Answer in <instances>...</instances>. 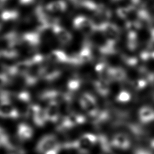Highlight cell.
Wrapping results in <instances>:
<instances>
[{
    "label": "cell",
    "mask_w": 154,
    "mask_h": 154,
    "mask_svg": "<svg viewBox=\"0 0 154 154\" xmlns=\"http://www.w3.org/2000/svg\"><path fill=\"white\" fill-rule=\"evenodd\" d=\"M31 64V63L29 61L19 62L14 66L12 69V72L20 75H26L29 70Z\"/></svg>",
    "instance_id": "9c48e42d"
},
{
    "label": "cell",
    "mask_w": 154,
    "mask_h": 154,
    "mask_svg": "<svg viewBox=\"0 0 154 154\" xmlns=\"http://www.w3.org/2000/svg\"><path fill=\"white\" fill-rule=\"evenodd\" d=\"M60 149V145L59 144L56 147H55L48 150L47 152H46L44 154H58Z\"/></svg>",
    "instance_id": "ac0fdd59"
},
{
    "label": "cell",
    "mask_w": 154,
    "mask_h": 154,
    "mask_svg": "<svg viewBox=\"0 0 154 154\" xmlns=\"http://www.w3.org/2000/svg\"><path fill=\"white\" fill-rule=\"evenodd\" d=\"M48 58L50 61L55 63H64L69 60V58L66 54L61 51H54L51 52L49 54Z\"/></svg>",
    "instance_id": "52a82bcc"
},
{
    "label": "cell",
    "mask_w": 154,
    "mask_h": 154,
    "mask_svg": "<svg viewBox=\"0 0 154 154\" xmlns=\"http://www.w3.org/2000/svg\"><path fill=\"white\" fill-rule=\"evenodd\" d=\"M6 82V79L2 75H0V87L2 86Z\"/></svg>",
    "instance_id": "ffe728a7"
},
{
    "label": "cell",
    "mask_w": 154,
    "mask_h": 154,
    "mask_svg": "<svg viewBox=\"0 0 154 154\" xmlns=\"http://www.w3.org/2000/svg\"><path fill=\"white\" fill-rule=\"evenodd\" d=\"M66 8V4L65 1L61 0H58L53 1L49 3L46 9L48 11L51 13H58L63 12Z\"/></svg>",
    "instance_id": "ba28073f"
},
{
    "label": "cell",
    "mask_w": 154,
    "mask_h": 154,
    "mask_svg": "<svg viewBox=\"0 0 154 154\" xmlns=\"http://www.w3.org/2000/svg\"><path fill=\"white\" fill-rule=\"evenodd\" d=\"M82 137L85 138L92 145L94 144L98 141V138L96 135L91 134H85L83 135Z\"/></svg>",
    "instance_id": "2e32d148"
},
{
    "label": "cell",
    "mask_w": 154,
    "mask_h": 154,
    "mask_svg": "<svg viewBox=\"0 0 154 154\" xmlns=\"http://www.w3.org/2000/svg\"><path fill=\"white\" fill-rule=\"evenodd\" d=\"M95 103H96L95 98L89 93H85L81 97L80 104L84 109H85L88 106Z\"/></svg>",
    "instance_id": "7c38bea8"
},
{
    "label": "cell",
    "mask_w": 154,
    "mask_h": 154,
    "mask_svg": "<svg viewBox=\"0 0 154 154\" xmlns=\"http://www.w3.org/2000/svg\"><path fill=\"white\" fill-rule=\"evenodd\" d=\"M74 26L83 32H88L94 30V26L93 25L91 20L84 16H78L73 22Z\"/></svg>",
    "instance_id": "3957f363"
},
{
    "label": "cell",
    "mask_w": 154,
    "mask_h": 154,
    "mask_svg": "<svg viewBox=\"0 0 154 154\" xmlns=\"http://www.w3.org/2000/svg\"><path fill=\"white\" fill-rule=\"evenodd\" d=\"M79 85H80L79 81L78 79H75V78L70 80L67 84V87L70 91L76 90L79 87Z\"/></svg>",
    "instance_id": "9a60e30c"
},
{
    "label": "cell",
    "mask_w": 154,
    "mask_h": 154,
    "mask_svg": "<svg viewBox=\"0 0 154 154\" xmlns=\"http://www.w3.org/2000/svg\"><path fill=\"white\" fill-rule=\"evenodd\" d=\"M19 114L10 102H1L0 103V117L16 119Z\"/></svg>",
    "instance_id": "7a4b0ae2"
},
{
    "label": "cell",
    "mask_w": 154,
    "mask_h": 154,
    "mask_svg": "<svg viewBox=\"0 0 154 154\" xmlns=\"http://www.w3.org/2000/svg\"><path fill=\"white\" fill-rule=\"evenodd\" d=\"M47 120L52 122H56L59 117L58 104L55 102H51L49 106L45 110Z\"/></svg>",
    "instance_id": "277c9868"
},
{
    "label": "cell",
    "mask_w": 154,
    "mask_h": 154,
    "mask_svg": "<svg viewBox=\"0 0 154 154\" xmlns=\"http://www.w3.org/2000/svg\"><path fill=\"white\" fill-rule=\"evenodd\" d=\"M95 88L97 92L102 96L106 95L108 92V84L105 80L102 79L96 81L95 83Z\"/></svg>",
    "instance_id": "4fadbf2b"
},
{
    "label": "cell",
    "mask_w": 154,
    "mask_h": 154,
    "mask_svg": "<svg viewBox=\"0 0 154 154\" xmlns=\"http://www.w3.org/2000/svg\"><path fill=\"white\" fill-rule=\"evenodd\" d=\"M112 144L119 148L126 149L129 146V142L127 138L124 135L118 134L113 138Z\"/></svg>",
    "instance_id": "30bf717a"
},
{
    "label": "cell",
    "mask_w": 154,
    "mask_h": 154,
    "mask_svg": "<svg viewBox=\"0 0 154 154\" xmlns=\"http://www.w3.org/2000/svg\"><path fill=\"white\" fill-rule=\"evenodd\" d=\"M18 98L22 102H28L30 100V96L26 92L20 93L18 96Z\"/></svg>",
    "instance_id": "e0dca14e"
},
{
    "label": "cell",
    "mask_w": 154,
    "mask_h": 154,
    "mask_svg": "<svg viewBox=\"0 0 154 154\" xmlns=\"http://www.w3.org/2000/svg\"><path fill=\"white\" fill-rule=\"evenodd\" d=\"M20 2L22 4H29L30 2H31L33 0H20Z\"/></svg>",
    "instance_id": "44dd1931"
},
{
    "label": "cell",
    "mask_w": 154,
    "mask_h": 154,
    "mask_svg": "<svg viewBox=\"0 0 154 154\" xmlns=\"http://www.w3.org/2000/svg\"><path fill=\"white\" fill-rule=\"evenodd\" d=\"M9 154H25V152L22 149H12Z\"/></svg>",
    "instance_id": "d6986e66"
},
{
    "label": "cell",
    "mask_w": 154,
    "mask_h": 154,
    "mask_svg": "<svg viewBox=\"0 0 154 154\" xmlns=\"http://www.w3.org/2000/svg\"><path fill=\"white\" fill-rule=\"evenodd\" d=\"M53 30L59 41L62 43H67L70 41L71 35L64 28L55 25L53 26Z\"/></svg>",
    "instance_id": "8992f818"
},
{
    "label": "cell",
    "mask_w": 154,
    "mask_h": 154,
    "mask_svg": "<svg viewBox=\"0 0 154 154\" xmlns=\"http://www.w3.org/2000/svg\"><path fill=\"white\" fill-rule=\"evenodd\" d=\"M33 121L36 126L41 127L45 125L47 120V117L46 115L45 110L40 109L37 112L32 116Z\"/></svg>",
    "instance_id": "8fae6325"
},
{
    "label": "cell",
    "mask_w": 154,
    "mask_h": 154,
    "mask_svg": "<svg viewBox=\"0 0 154 154\" xmlns=\"http://www.w3.org/2000/svg\"><path fill=\"white\" fill-rule=\"evenodd\" d=\"M59 143L54 135H46L42 137L38 142L36 150L39 153L44 154L48 150L56 147Z\"/></svg>",
    "instance_id": "6da1fadb"
},
{
    "label": "cell",
    "mask_w": 154,
    "mask_h": 154,
    "mask_svg": "<svg viewBox=\"0 0 154 154\" xmlns=\"http://www.w3.org/2000/svg\"><path fill=\"white\" fill-rule=\"evenodd\" d=\"M79 63H85L88 61L91 58V51L90 48L85 47L78 54Z\"/></svg>",
    "instance_id": "5bb4252c"
},
{
    "label": "cell",
    "mask_w": 154,
    "mask_h": 154,
    "mask_svg": "<svg viewBox=\"0 0 154 154\" xmlns=\"http://www.w3.org/2000/svg\"><path fill=\"white\" fill-rule=\"evenodd\" d=\"M2 20H3V19H2V15H0V26L1 25V23L2 22Z\"/></svg>",
    "instance_id": "7402d4cb"
},
{
    "label": "cell",
    "mask_w": 154,
    "mask_h": 154,
    "mask_svg": "<svg viewBox=\"0 0 154 154\" xmlns=\"http://www.w3.org/2000/svg\"><path fill=\"white\" fill-rule=\"evenodd\" d=\"M33 134V130L29 125L22 123L17 127V135L20 140L25 141L30 139Z\"/></svg>",
    "instance_id": "5b68a950"
}]
</instances>
